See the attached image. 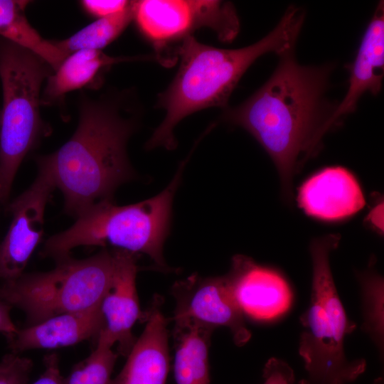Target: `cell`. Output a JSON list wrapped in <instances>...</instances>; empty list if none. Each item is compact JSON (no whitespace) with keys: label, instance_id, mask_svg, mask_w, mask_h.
Instances as JSON below:
<instances>
[{"label":"cell","instance_id":"20","mask_svg":"<svg viewBox=\"0 0 384 384\" xmlns=\"http://www.w3.org/2000/svg\"><path fill=\"white\" fill-rule=\"evenodd\" d=\"M132 19L131 1L124 10L110 16L97 18L69 38L55 43L67 57L80 50H101L114 41Z\"/></svg>","mask_w":384,"mask_h":384},{"label":"cell","instance_id":"12","mask_svg":"<svg viewBox=\"0 0 384 384\" xmlns=\"http://www.w3.org/2000/svg\"><path fill=\"white\" fill-rule=\"evenodd\" d=\"M234 297L244 314L268 321L286 313L292 303V291L277 272L258 265L242 255H235L226 274Z\"/></svg>","mask_w":384,"mask_h":384},{"label":"cell","instance_id":"11","mask_svg":"<svg viewBox=\"0 0 384 384\" xmlns=\"http://www.w3.org/2000/svg\"><path fill=\"white\" fill-rule=\"evenodd\" d=\"M114 268L105 294L100 311L103 327L97 339L111 346H118V353L127 356L135 338L132 329L137 320L146 319L139 306L136 287L137 265L135 254L114 249Z\"/></svg>","mask_w":384,"mask_h":384},{"label":"cell","instance_id":"16","mask_svg":"<svg viewBox=\"0 0 384 384\" xmlns=\"http://www.w3.org/2000/svg\"><path fill=\"white\" fill-rule=\"evenodd\" d=\"M100 306L90 310L59 314L18 329L8 336L12 353L36 348H57L97 338L103 327Z\"/></svg>","mask_w":384,"mask_h":384},{"label":"cell","instance_id":"28","mask_svg":"<svg viewBox=\"0 0 384 384\" xmlns=\"http://www.w3.org/2000/svg\"><path fill=\"white\" fill-rule=\"evenodd\" d=\"M383 204H379L368 215V220L379 230H383Z\"/></svg>","mask_w":384,"mask_h":384},{"label":"cell","instance_id":"27","mask_svg":"<svg viewBox=\"0 0 384 384\" xmlns=\"http://www.w3.org/2000/svg\"><path fill=\"white\" fill-rule=\"evenodd\" d=\"M11 305L0 299V333L6 337L13 335L18 329L11 319Z\"/></svg>","mask_w":384,"mask_h":384},{"label":"cell","instance_id":"23","mask_svg":"<svg viewBox=\"0 0 384 384\" xmlns=\"http://www.w3.org/2000/svg\"><path fill=\"white\" fill-rule=\"evenodd\" d=\"M31 360L18 353L5 355L0 361V384H28Z\"/></svg>","mask_w":384,"mask_h":384},{"label":"cell","instance_id":"26","mask_svg":"<svg viewBox=\"0 0 384 384\" xmlns=\"http://www.w3.org/2000/svg\"><path fill=\"white\" fill-rule=\"evenodd\" d=\"M44 370L33 384H63L59 367L58 357L55 353L46 355L43 359Z\"/></svg>","mask_w":384,"mask_h":384},{"label":"cell","instance_id":"18","mask_svg":"<svg viewBox=\"0 0 384 384\" xmlns=\"http://www.w3.org/2000/svg\"><path fill=\"white\" fill-rule=\"evenodd\" d=\"M213 331L192 321H174L176 384H210L208 348Z\"/></svg>","mask_w":384,"mask_h":384},{"label":"cell","instance_id":"3","mask_svg":"<svg viewBox=\"0 0 384 384\" xmlns=\"http://www.w3.org/2000/svg\"><path fill=\"white\" fill-rule=\"evenodd\" d=\"M305 17L304 11L290 6L267 36L250 46L224 49L198 41L193 36L178 46V71L158 96L156 107L165 110L162 122L146 144L152 149L176 146L174 130L188 115L208 107L226 108L230 95L250 65L263 55H278L294 50Z\"/></svg>","mask_w":384,"mask_h":384},{"label":"cell","instance_id":"6","mask_svg":"<svg viewBox=\"0 0 384 384\" xmlns=\"http://www.w3.org/2000/svg\"><path fill=\"white\" fill-rule=\"evenodd\" d=\"M53 72L41 58L0 37V79L3 105L0 116V201L10 194L26 155L44 132L40 114L43 82Z\"/></svg>","mask_w":384,"mask_h":384},{"label":"cell","instance_id":"17","mask_svg":"<svg viewBox=\"0 0 384 384\" xmlns=\"http://www.w3.org/2000/svg\"><path fill=\"white\" fill-rule=\"evenodd\" d=\"M142 57H112L97 50H80L70 54L47 78L41 97V105H50L65 94L82 88L94 81L105 68Z\"/></svg>","mask_w":384,"mask_h":384},{"label":"cell","instance_id":"25","mask_svg":"<svg viewBox=\"0 0 384 384\" xmlns=\"http://www.w3.org/2000/svg\"><path fill=\"white\" fill-rule=\"evenodd\" d=\"M130 3L124 0H84L81 1V5L87 13L100 18L124 10Z\"/></svg>","mask_w":384,"mask_h":384},{"label":"cell","instance_id":"1","mask_svg":"<svg viewBox=\"0 0 384 384\" xmlns=\"http://www.w3.org/2000/svg\"><path fill=\"white\" fill-rule=\"evenodd\" d=\"M294 51L279 55L267 81L223 114L226 122L247 131L268 154L290 201L293 177L319 151L336 105L325 97L332 65H302Z\"/></svg>","mask_w":384,"mask_h":384},{"label":"cell","instance_id":"24","mask_svg":"<svg viewBox=\"0 0 384 384\" xmlns=\"http://www.w3.org/2000/svg\"><path fill=\"white\" fill-rule=\"evenodd\" d=\"M263 384H294V374L284 361L276 358L268 360L263 369Z\"/></svg>","mask_w":384,"mask_h":384},{"label":"cell","instance_id":"9","mask_svg":"<svg viewBox=\"0 0 384 384\" xmlns=\"http://www.w3.org/2000/svg\"><path fill=\"white\" fill-rule=\"evenodd\" d=\"M171 293L176 300L174 321H192L213 330L218 326L226 327L238 346L250 340L251 333L226 275H191L176 282Z\"/></svg>","mask_w":384,"mask_h":384},{"label":"cell","instance_id":"30","mask_svg":"<svg viewBox=\"0 0 384 384\" xmlns=\"http://www.w3.org/2000/svg\"><path fill=\"white\" fill-rule=\"evenodd\" d=\"M299 384H304L302 382L299 381Z\"/></svg>","mask_w":384,"mask_h":384},{"label":"cell","instance_id":"10","mask_svg":"<svg viewBox=\"0 0 384 384\" xmlns=\"http://www.w3.org/2000/svg\"><path fill=\"white\" fill-rule=\"evenodd\" d=\"M54 186L42 173L8 207L13 219L0 243V279L4 282L22 275L43 234L44 213Z\"/></svg>","mask_w":384,"mask_h":384},{"label":"cell","instance_id":"13","mask_svg":"<svg viewBox=\"0 0 384 384\" xmlns=\"http://www.w3.org/2000/svg\"><path fill=\"white\" fill-rule=\"evenodd\" d=\"M380 1L362 37L354 60L346 66L349 72L348 89L337 103L328 122L329 130L355 111L366 92L378 95L384 73V6Z\"/></svg>","mask_w":384,"mask_h":384},{"label":"cell","instance_id":"29","mask_svg":"<svg viewBox=\"0 0 384 384\" xmlns=\"http://www.w3.org/2000/svg\"><path fill=\"white\" fill-rule=\"evenodd\" d=\"M373 384H383V379L382 378H378L375 380Z\"/></svg>","mask_w":384,"mask_h":384},{"label":"cell","instance_id":"21","mask_svg":"<svg viewBox=\"0 0 384 384\" xmlns=\"http://www.w3.org/2000/svg\"><path fill=\"white\" fill-rule=\"evenodd\" d=\"M361 286L363 330L370 336L380 353H383L384 284L383 277L368 269L358 275Z\"/></svg>","mask_w":384,"mask_h":384},{"label":"cell","instance_id":"31","mask_svg":"<svg viewBox=\"0 0 384 384\" xmlns=\"http://www.w3.org/2000/svg\"><path fill=\"white\" fill-rule=\"evenodd\" d=\"M0 116H1V112H0Z\"/></svg>","mask_w":384,"mask_h":384},{"label":"cell","instance_id":"4","mask_svg":"<svg viewBox=\"0 0 384 384\" xmlns=\"http://www.w3.org/2000/svg\"><path fill=\"white\" fill-rule=\"evenodd\" d=\"M184 165L181 164L171 183L154 197L122 206L112 201L92 206L68 229L47 239L41 255L57 261L69 256L76 247L111 245L133 254H146L160 268L168 270L163 249Z\"/></svg>","mask_w":384,"mask_h":384},{"label":"cell","instance_id":"22","mask_svg":"<svg viewBox=\"0 0 384 384\" xmlns=\"http://www.w3.org/2000/svg\"><path fill=\"white\" fill-rule=\"evenodd\" d=\"M97 339L95 350L64 378L63 384H109L118 353Z\"/></svg>","mask_w":384,"mask_h":384},{"label":"cell","instance_id":"15","mask_svg":"<svg viewBox=\"0 0 384 384\" xmlns=\"http://www.w3.org/2000/svg\"><path fill=\"white\" fill-rule=\"evenodd\" d=\"M146 321L124 367L109 384H165L169 370L168 331L159 297L147 312Z\"/></svg>","mask_w":384,"mask_h":384},{"label":"cell","instance_id":"32","mask_svg":"<svg viewBox=\"0 0 384 384\" xmlns=\"http://www.w3.org/2000/svg\"><path fill=\"white\" fill-rule=\"evenodd\" d=\"M0 203H1V201H0Z\"/></svg>","mask_w":384,"mask_h":384},{"label":"cell","instance_id":"2","mask_svg":"<svg viewBox=\"0 0 384 384\" xmlns=\"http://www.w3.org/2000/svg\"><path fill=\"white\" fill-rule=\"evenodd\" d=\"M116 100L82 97L73 136L57 151L38 156L43 174L64 196L65 212L77 218L102 201H112L121 185L135 178L127 143L135 129Z\"/></svg>","mask_w":384,"mask_h":384},{"label":"cell","instance_id":"7","mask_svg":"<svg viewBox=\"0 0 384 384\" xmlns=\"http://www.w3.org/2000/svg\"><path fill=\"white\" fill-rule=\"evenodd\" d=\"M114 250H102L82 260L70 255L52 270L23 273L0 285V299L23 311L27 325L67 313L100 306L114 272Z\"/></svg>","mask_w":384,"mask_h":384},{"label":"cell","instance_id":"19","mask_svg":"<svg viewBox=\"0 0 384 384\" xmlns=\"http://www.w3.org/2000/svg\"><path fill=\"white\" fill-rule=\"evenodd\" d=\"M28 4L0 0V37L29 50L55 71L67 56L55 41L44 39L30 24L25 13Z\"/></svg>","mask_w":384,"mask_h":384},{"label":"cell","instance_id":"5","mask_svg":"<svg viewBox=\"0 0 384 384\" xmlns=\"http://www.w3.org/2000/svg\"><path fill=\"white\" fill-rule=\"evenodd\" d=\"M339 240V235L331 234L310 245L311 290L309 306L300 316L303 331L299 347L307 372L304 384H348L366 367L364 359L350 361L345 353V338L356 324L348 318L330 265L331 252Z\"/></svg>","mask_w":384,"mask_h":384},{"label":"cell","instance_id":"8","mask_svg":"<svg viewBox=\"0 0 384 384\" xmlns=\"http://www.w3.org/2000/svg\"><path fill=\"white\" fill-rule=\"evenodd\" d=\"M132 9L140 32L159 56L168 44L181 42L201 28L211 29L223 42L233 41L240 31V19L230 1L142 0L132 1Z\"/></svg>","mask_w":384,"mask_h":384},{"label":"cell","instance_id":"14","mask_svg":"<svg viewBox=\"0 0 384 384\" xmlns=\"http://www.w3.org/2000/svg\"><path fill=\"white\" fill-rule=\"evenodd\" d=\"M297 201L307 215L328 221L348 218L366 203L356 178L339 166L324 169L308 178L299 190Z\"/></svg>","mask_w":384,"mask_h":384}]
</instances>
